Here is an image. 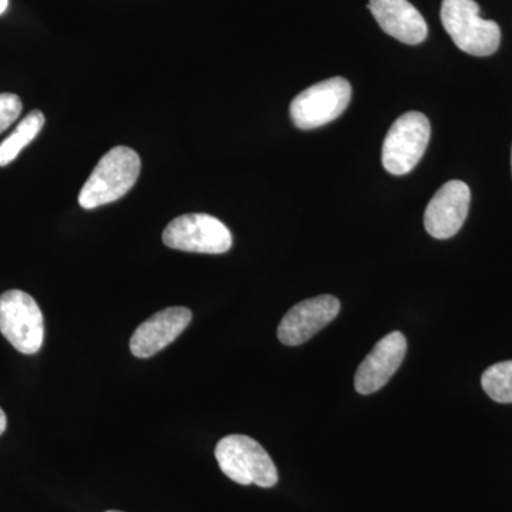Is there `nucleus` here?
<instances>
[{"mask_svg":"<svg viewBox=\"0 0 512 512\" xmlns=\"http://www.w3.org/2000/svg\"><path fill=\"white\" fill-rule=\"evenodd\" d=\"M222 473L241 485L271 488L278 483V470L258 441L242 434L224 437L215 447Z\"/></svg>","mask_w":512,"mask_h":512,"instance_id":"nucleus-3","label":"nucleus"},{"mask_svg":"<svg viewBox=\"0 0 512 512\" xmlns=\"http://www.w3.org/2000/svg\"><path fill=\"white\" fill-rule=\"evenodd\" d=\"M406 352L407 340L402 332L389 333L379 340L357 369L355 376L357 393L379 392L400 369Z\"/></svg>","mask_w":512,"mask_h":512,"instance_id":"nucleus-10","label":"nucleus"},{"mask_svg":"<svg viewBox=\"0 0 512 512\" xmlns=\"http://www.w3.org/2000/svg\"><path fill=\"white\" fill-rule=\"evenodd\" d=\"M440 16L454 45L468 55L491 56L500 47V26L481 18L480 6L474 0H443Z\"/></svg>","mask_w":512,"mask_h":512,"instance_id":"nucleus-2","label":"nucleus"},{"mask_svg":"<svg viewBox=\"0 0 512 512\" xmlns=\"http://www.w3.org/2000/svg\"><path fill=\"white\" fill-rule=\"evenodd\" d=\"M9 6V0H0V15H3V13L6 12V9H8Z\"/></svg>","mask_w":512,"mask_h":512,"instance_id":"nucleus-17","label":"nucleus"},{"mask_svg":"<svg viewBox=\"0 0 512 512\" xmlns=\"http://www.w3.org/2000/svg\"><path fill=\"white\" fill-rule=\"evenodd\" d=\"M168 248L197 254L220 255L232 247V234L224 222L208 214H185L165 227Z\"/></svg>","mask_w":512,"mask_h":512,"instance_id":"nucleus-7","label":"nucleus"},{"mask_svg":"<svg viewBox=\"0 0 512 512\" xmlns=\"http://www.w3.org/2000/svg\"><path fill=\"white\" fill-rule=\"evenodd\" d=\"M0 333L23 355L42 349L45 319L29 293L13 289L0 295Z\"/></svg>","mask_w":512,"mask_h":512,"instance_id":"nucleus-4","label":"nucleus"},{"mask_svg":"<svg viewBox=\"0 0 512 512\" xmlns=\"http://www.w3.org/2000/svg\"><path fill=\"white\" fill-rule=\"evenodd\" d=\"M484 392L497 403H512V360L488 367L481 377Z\"/></svg>","mask_w":512,"mask_h":512,"instance_id":"nucleus-14","label":"nucleus"},{"mask_svg":"<svg viewBox=\"0 0 512 512\" xmlns=\"http://www.w3.org/2000/svg\"><path fill=\"white\" fill-rule=\"evenodd\" d=\"M369 9L383 32L399 42L414 46L426 40V20L409 0H370Z\"/></svg>","mask_w":512,"mask_h":512,"instance_id":"nucleus-12","label":"nucleus"},{"mask_svg":"<svg viewBox=\"0 0 512 512\" xmlns=\"http://www.w3.org/2000/svg\"><path fill=\"white\" fill-rule=\"evenodd\" d=\"M340 302L332 295H320L293 306L279 323L278 339L286 346L311 340L339 315Z\"/></svg>","mask_w":512,"mask_h":512,"instance_id":"nucleus-9","label":"nucleus"},{"mask_svg":"<svg viewBox=\"0 0 512 512\" xmlns=\"http://www.w3.org/2000/svg\"><path fill=\"white\" fill-rule=\"evenodd\" d=\"M192 320V312L185 306H173L157 312L141 323L130 340V350L138 359L157 355L174 342Z\"/></svg>","mask_w":512,"mask_h":512,"instance_id":"nucleus-11","label":"nucleus"},{"mask_svg":"<svg viewBox=\"0 0 512 512\" xmlns=\"http://www.w3.org/2000/svg\"><path fill=\"white\" fill-rule=\"evenodd\" d=\"M470 202V187L466 183L448 181L427 205L424 212L426 231L436 239L454 237L467 220Z\"/></svg>","mask_w":512,"mask_h":512,"instance_id":"nucleus-8","label":"nucleus"},{"mask_svg":"<svg viewBox=\"0 0 512 512\" xmlns=\"http://www.w3.org/2000/svg\"><path fill=\"white\" fill-rule=\"evenodd\" d=\"M431 136L430 121L419 111L404 113L384 138L383 167L393 175H406L420 163Z\"/></svg>","mask_w":512,"mask_h":512,"instance_id":"nucleus-5","label":"nucleus"},{"mask_svg":"<svg viewBox=\"0 0 512 512\" xmlns=\"http://www.w3.org/2000/svg\"><path fill=\"white\" fill-rule=\"evenodd\" d=\"M6 427H8V417H6L5 412L0 409V436L5 433Z\"/></svg>","mask_w":512,"mask_h":512,"instance_id":"nucleus-16","label":"nucleus"},{"mask_svg":"<svg viewBox=\"0 0 512 512\" xmlns=\"http://www.w3.org/2000/svg\"><path fill=\"white\" fill-rule=\"evenodd\" d=\"M511 164H512V158H511Z\"/></svg>","mask_w":512,"mask_h":512,"instance_id":"nucleus-19","label":"nucleus"},{"mask_svg":"<svg viewBox=\"0 0 512 512\" xmlns=\"http://www.w3.org/2000/svg\"><path fill=\"white\" fill-rule=\"evenodd\" d=\"M106 512H121V511H114V510H111V511H106Z\"/></svg>","mask_w":512,"mask_h":512,"instance_id":"nucleus-18","label":"nucleus"},{"mask_svg":"<svg viewBox=\"0 0 512 512\" xmlns=\"http://www.w3.org/2000/svg\"><path fill=\"white\" fill-rule=\"evenodd\" d=\"M22 100L16 94H0V134L8 130L22 114Z\"/></svg>","mask_w":512,"mask_h":512,"instance_id":"nucleus-15","label":"nucleus"},{"mask_svg":"<svg viewBox=\"0 0 512 512\" xmlns=\"http://www.w3.org/2000/svg\"><path fill=\"white\" fill-rule=\"evenodd\" d=\"M141 160L130 147L111 148L100 158L79 194L84 210H94L119 201L136 185L140 177Z\"/></svg>","mask_w":512,"mask_h":512,"instance_id":"nucleus-1","label":"nucleus"},{"mask_svg":"<svg viewBox=\"0 0 512 512\" xmlns=\"http://www.w3.org/2000/svg\"><path fill=\"white\" fill-rule=\"evenodd\" d=\"M352 99V86L343 77L313 84L293 99L292 123L301 130H313L339 119Z\"/></svg>","mask_w":512,"mask_h":512,"instance_id":"nucleus-6","label":"nucleus"},{"mask_svg":"<svg viewBox=\"0 0 512 512\" xmlns=\"http://www.w3.org/2000/svg\"><path fill=\"white\" fill-rule=\"evenodd\" d=\"M45 126V116L42 111L35 110L29 113L15 128L12 134L0 144V167L12 163L28 147Z\"/></svg>","mask_w":512,"mask_h":512,"instance_id":"nucleus-13","label":"nucleus"}]
</instances>
